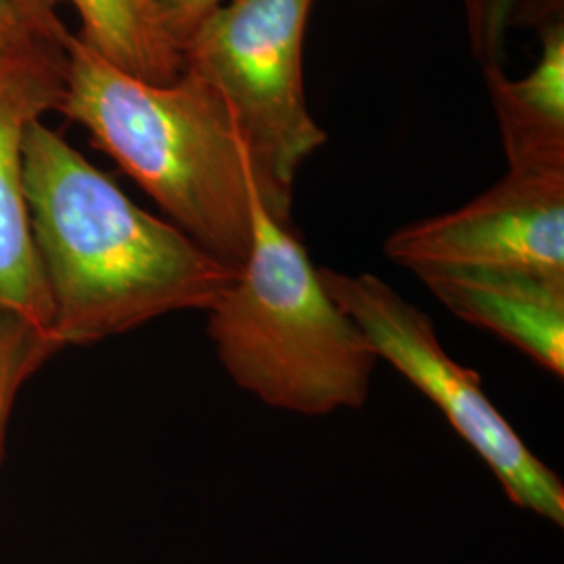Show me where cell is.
<instances>
[{
  "label": "cell",
  "instance_id": "1",
  "mask_svg": "<svg viewBox=\"0 0 564 564\" xmlns=\"http://www.w3.org/2000/svg\"><path fill=\"white\" fill-rule=\"evenodd\" d=\"M23 186L61 349L207 312L239 274L144 212L42 120L23 134Z\"/></svg>",
  "mask_w": 564,
  "mask_h": 564
},
{
  "label": "cell",
  "instance_id": "2",
  "mask_svg": "<svg viewBox=\"0 0 564 564\" xmlns=\"http://www.w3.org/2000/svg\"><path fill=\"white\" fill-rule=\"evenodd\" d=\"M57 111L80 123L182 232L241 270L251 247L253 165L212 84L186 67L167 84L134 78L74 34Z\"/></svg>",
  "mask_w": 564,
  "mask_h": 564
},
{
  "label": "cell",
  "instance_id": "3",
  "mask_svg": "<svg viewBox=\"0 0 564 564\" xmlns=\"http://www.w3.org/2000/svg\"><path fill=\"white\" fill-rule=\"evenodd\" d=\"M207 333L232 381L263 403L307 416L362 408L377 354L330 300L291 226L251 184V247L209 310Z\"/></svg>",
  "mask_w": 564,
  "mask_h": 564
},
{
  "label": "cell",
  "instance_id": "4",
  "mask_svg": "<svg viewBox=\"0 0 564 564\" xmlns=\"http://www.w3.org/2000/svg\"><path fill=\"white\" fill-rule=\"evenodd\" d=\"M314 0H228L184 46V67L228 102L253 165L256 191L291 226L293 182L326 142L303 90V39Z\"/></svg>",
  "mask_w": 564,
  "mask_h": 564
},
{
  "label": "cell",
  "instance_id": "5",
  "mask_svg": "<svg viewBox=\"0 0 564 564\" xmlns=\"http://www.w3.org/2000/svg\"><path fill=\"white\" fill-rule=\"evenodd\" d=\"M330 300L362 330L377 358L444 412L447 423L470 445L519 508L564 524L563 479L545 466L485 395L475 370L445 354L429 314L405 302L372 274H341L318 268Z\"/></svg>",
  "mask_w": 564,
  "mask_h": 564
},
{
  "label": "cell",
  "instance_id": "6",
  "mask_svg": "<svg viewBox=\"0 0 564 564\" xmlns=\"http://www.w3.org/2000/svg\"><path fill=\"white\" fill-rule=\"evenodd\" d=\"M384 253L412 272L485 268L564 281V174L508 170L460 209L393 232Z\"/></svg>",
  "mask_w": 564,
  "mask_h": 564
},
{
  "label": "cell",
  "instance_id": "7",
  "mask_svg": "<svg viewBox=\"0 0 564 564\" xmlns=\"http://www.w3.org/2000/svg\"><path fill=\"white\" fill-rule=\"evenodd\" d=\"M63 65L65 57L0 72V307L48 337L53 316L25 202L23 134L59 107Z\"/></svg>",
  "mask_w": 564,
  "mask_h": 564
},
{
  "label": "cell",
  "instance_id": "8",
  "mask_svg": "<svg viewBox=\"0 0 564 564\" xmlns=\"http://www.w3.org/2000/svg\"><path fill=\"white\" fill-rule=\"evenodd\" d=\"M414 274L449 312L563 379L564 281L485 268H419Z\"/></svg>",
  "mask_w": 564,
  "mask_h": 564
},
{
  "label": "cell",
  "instance_id": "9",
  "mask_svg": "<svg viewBox=\"0 0 564 564\" xmlns=\"http://www.w3.org/2000/svg\"><path fill=\"white\" fill-rule=\"evenodd\" d=\"M542 55L521 78H506L498 63L485 65V80L498 113L510 172L564 174V25L542 30Z\"/></svg>",
  "mask_w": 564,
  "mask_h": 564
},
{
  "label": "cell",
  "instance_id": "10",
  "mask_svg": "<svg viewBox=\"0 0 564 564\" xmlns=\"http://www.w3.org/2000/svg\"><path fill=\"white\" fill-rule=\"evenodd\" d=\"M80 20L78 41L121 72L151 84L181 78L184 55L151 0H61Z\"/></svg>",
  "mask_w": 564,
  "mask_h": 564
},
{
  "label": "cell",
  "instance_id": "11",
  "mask_svg": "<svg viewBox=\"0 0 564 564\" xmlns=\"http://www.w3.org/2000/svg\"><path fill=\"white\" fill-rule=\"evenodd\" d=\"M59 349V343L44 335L34 324L7 307H0V466L7 429L21 387Z\"/></svg>",
  "mask_w": 564,
  "mask_h": 564
},
{
  "label": "cell",
  "instance_id": "12",
  "mask_svg": "<svg viewBox=\"0 0 564 564\" xmlns=\"http://www.w3.org/2000/svg\"><path fill=\"white\" fill-rule=\"evenodd\" d=\"M63 57L65 51L41 41L20 15L0 0V72Z\"/></svg>",
  "mask_w": 564,
  "mask_h": 564
},
{
  "label": "cell",
  "instance_id": "13",
  "mask_svg": "<svg viewBox=\"0 0 564 564\" xmlns=\"http://www.w3.org/2000/svg\"><path fill=\"white\" fill-rule=\"evenodd\" d=\"M514 0H466L470 36L475 41L477 55L487 63H498L496 57L502 48L506 25L510 20Z\"/></svg>",
  "mask_w": 564,
  "mask_h": 564
},
{
  "label": "cell",
  "instance_id": "14",
  "mask_svg": "<svg viewBox=\"0 0 564 564\" xmlns=\"http://www.w3.org/2000/svg\"><path fill=\"white\" fill-rule=\"evenodd\" d=\"M151 2L162 20L163 28L172 36V41L181 46L184 55V46L197 34L203 23L228 0H151Z\"/></svg>",
  "mask_w": 564,
  "mask_h": 564
},
{
  "label": "cell",
  "instance_id": "15",
  "mask_svg": "<svg viewBox=\"0 0 564 564\" xmlns=\"http://www.w3.org/2000/svg\"><path fill=\"white\" fill-rule=\"evenodd\" d=\"M9 4L21 21L53 48L65 51L74 36L59 18L61 0H2Z\"/></svg>",
  "mask_w": 564,
  "mask_h": 564
}]
</instances>
